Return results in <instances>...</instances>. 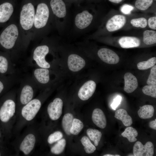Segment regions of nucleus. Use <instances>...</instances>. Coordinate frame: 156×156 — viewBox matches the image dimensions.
Instances as JSON below:
<instances>
[{"mask_svg":"<svg viewBox=\"0 0 156 156\" xmlns=\"http://www.w3.org/2000/svg\"><path fill=\"white\" fill-rule=\"evenodd\" d=\"M16 94H6L0 100V126L7 140L13 135L17 118V103Z\"/></svg>","mask_w":156,"mask_h":156,"instance_id":"1","label":"nucleus"},{"mask_svg":"<svg viewBox=\"0 0 156 156\" xmlns=\"http://www.w3.org/2000/svg\"><path fill=\"white\" fill-rule=\"evenodd\" d=\"M12 143L16 155L29 156L34 151L39 138V128L34 121L27 125Z\"/></svg>","mask_w":156,"mask_h":156,"instance_id":"2","label":"nucleus"},{"mask_svg":"<svg viewBox=\"0 0 156 156\" xmlns=\"http://www.w3.org/2000/svg\"><path fill=\"white\" fill-rule=\"evenodd\" d=\"M16 19L14 16L0 31V51L10 53L20 45L24 46L18 21Z\"/></svg>","mask_w":156,"mask_h":156,"instance_id":"3","label":"nucleus"},{"mask_svg":"<svg viewBox=\"0 0 156 156\" xmlns=\"http://www.w3.org/2000/svg\"><path fill=\"white\" fill-rule=\"evenodd\" d=\"M53 24L50 9L44 3H39L36 8L32 40L45 36Z\"/></svg>","mask_w":156,"mask_h":156,"instance_id":"4","label":"nucleus"},{"mask_svg":"<svg viewBox=\"0 0 156 156\" xmlns=\"http://www.w3.org/2000/svg\"><path fill=\"white\" fill-rule=\"evenodd\" d=\"M36 8L33 3L28 2L22 6L18 17V23L24 46L32 40Z\"/></svg>","mask_w":156,"mask_h":156,"instance_id":"5","label":"nucleus"},{"mask_svg":"<svg viewBox=\"0 0 156 156\" xmlns=\"http://www.w3.org/2000/svg\"><path fill=\"white\" fill-rule=\"evenodd\" d=\"M50 5L54 25L60 28L68 15L66 5L62 0H51Z\"/></svg>","mask_w":156,"mask_h":156,"instance_id":"6","label":"nucleus"},{"mask_svg":"<svg viewBox=\"0 0 156 156\" xmlns=\"http://www.w3.org/2000/svg\"><path fill=\"white\" fill-rule=\"evenodd\" d=\"M93 18V15L87 10L76 13L73 22L75 29L78 31H85L91 24Z\"/></svg>","mask_w":156,"mask_h":156,"instance_id":"7","label":"nucleus"},{"mask_svg":"<svg viewBox=\"0 0 156 156\" xmlns=\"http://www.w3.org/2000/svg\"><path fill=\"white\" fill-rule=\"evenodd\" d=\"M49 51V48L46 44L39 45L34 50L32 55L33 59L40 68H50V64L45 59L46 56Z\"/></svg>","mask_w":156,"mask_h":156,"instance_id":"8","label":"nucleus"},{"mask_svg":"<svg viewBox=\"0 0 156 156\" xmlns=\"http://www.w3.org/2000/svg\"><path fill=\"white\" fill-rule=\"evenodd\" d=\"M13 5L8 1L0 2V28L7 24L15 15Z\"/></svg>","mask_w":156,"mask_h":156,"instance_id":"9","label":"nucleus"},{"mask_svg":"<svg viewBox=\"0 0 156 156\" xmlns=\"http://www.w3.org/2000/svg\"><path fill=\"white\" fill-rule=\"evenodd\" d=\"M35 94L34 89L29 85H26L21 89L17 99V116L21 107L34 98Z\"/></svg>","mask_w":156,"mask_h":156,"instance_id":"10","label":"nucleus"},{"mask_svg":"<svg viewBox=\"0 0 156 156\" xmlns=\"http://www.w3.org/2000/svg\"><path fill=\"white\" fill-rule=\"evenodd\" d=\"M63 105L62 100L59 98H55L49 104L47 112L50 120L54 121L60 118L62 114Z\"/></svg>","mask_w":156,"mask_h":156,"instance_id":"11","label":"nucleus"},{"mask_svg":"<svg viewBox=\"0 0 156 156\" xmlns=\"http://www.w3.org/2000/svg\"><path fill=\"white\" fill-rule=\"evenodd\" d=\"M135 156H152L154 153V146L151 142H147L144 145L140 141H137L133 148Z\"/></svg>","mask_w":156,"mask_h":156,"instance_id":"12","label":"nucleus"},{"mask_svg":"<svg viewBox=\"0 0 156 156\" xmlns=\"http://www.w3.org/2000/svg\"><path fill=\"white\" fill-rule=\"evenodd\" d=\"M97 55L103 62L109 64L118 63L120 58L118 55L114 51L106 48H102L99 50Z\"/></svg>","mask_w":156,"mask_h":156,"instance_id":"13","label":"nucleus"},{"mask_svg":"<svg viewBox=\"0 0 156 156\" xmlns=\"http://www.w3.org/2000/svg\"><path fill=\"white\" fill-rule=\"evenodd\" d=\"M96 87L94 81L89 80L85 82L80 88L78 96L82 100L86 101L90 98L94 93Z\"/></svg>","mask_w":156,"mask_h":156,"instance_id":"14","label":"nucleus"},{"mask_svg":"<svg viewBox=\"0 0 156 156\" xmlns=\"http://www.w3.org/2000/svg\"><path fill=\"white\" fill-rule=\"evenodd\" d=\"M67 64L68 68L70 70L76 72L84 67L86 62L84 59L78 55L72 54L68 57Z\"/></svg>","mask_w":156,"mask_h":156,"instance_id":"15","label":"nucleus"},{"mask_svg":"<svg viewBox=\"0 0 156 156\" xmlns=\"http://www.w3.org/2000/svg\"><path fill=\"white\" fill-rule=\"evenodd\" d=\"M126 22V18L125 16L121 15H116L108 20L106 27L108 31H114L122 27Z\"/></svg>","mask_w":156,"mask_h":156,"instance_id":"16","label":"nucleus"},{"mask_svg":"<svg viewBox=\"0 0 156 156\" xmlns=\"http://www.w3.org/2000/svg\"><path fill=\"white\" fill-rule=\"evenodd\" d=\"M124 90L127 93L132 92L137 88L138 83L137 79L130 73H126L124 76Z\"/></svg>","mask_w":156,"mask_h":156,"instance_id":"17","label":"nucleus"},{"mask_svg":"<svg viewBox=\"0 0 156 156\" xmlns=\"http://www.w3.org/2000/svg\"><path fill=\"white\" fill-rule=\"evenodd\" d=\"M92 119L94 123L97 127L105 128L107 125L106 119L103 112L100 109L96 108L93 111Z\"/></svg>","mask_w":156,"mask_h":156,"instance_id":"18","label":"nucleus"},{"mask_svg":"<svg viewBox=\"0 0 156 156\" xmlns=\"http://www.w3.org/2000/svg\"><path fill=\"white\" fill-rule=\"evenodd\" d=\"M118 42L122 48L127 49L139 46L140 41L139 38L135 37L124 36L119 39Z\"/></svg>","mask_w":156,"mask_h":156,"instance_id":"19","label":"nucleus"},{"mask_svg":"<svg viewBox=\"0 0 156 156\" xmlns=\"http://www.w3.org/2000/svg\"><path fill=\"white\" fill-rule=\"evenodd\" d=\"M34 75L36 79L40 83L46 84L49 81V70L48 68H36L34 71Z\"/></svg>","mask_w":156,"mask_h":156,"instance_id":"20","label":"nucleus"},{"mask_svg":"<svg viewBox=\"0 0 156 156\" xmlns=\"http://www.w3.org/2000/svg\"><path fill=\"white\" fill-rule=\"evenodd\" d=\"M114 117L121 121L123 124L126 127L130 126L132 124V118L128 114L127 111L124 109H119L116 111Z\"/></svg>","mask_w":156,"mask_h":156,"instance_id":"21","label":"nucleus"},{"mask_svg":"<svg viewBox=\"0 0 156 156\" xmlns=\"http://www.w3.org/2000/svg\"><path fill=\"white\" fill-rule=\"evenodd\" d=\"M9 53L0 51V74L3 75L8 71L9 67L8 56Z\"/></svg>","mask_w":156,"mask_h":156,"instance_id":"22","label":"nucleus"},{"mask_svg":"<svg viewBox=\"0 0 156 156\" xmlns=\"http://www.w3.org/2000/svg\"><path fill=\"white\" fill-rule=\"evenodd\" d=\"M154 109L150 105H144L140 107L138 112L139 117L143 119H149L153 116Z\"/></svg>","mask_w":156,"mask_h":156,"instance_id":"23","label":"nucleus"},{"mask_svg":"<svg viewBox=\"0 0 156 156\" xmlns=\"http://www.w3.org/2000/svg\"><path fill=\"white\" fill-rule=\"evenodd\" d=\"M73 119V115L69 113L66 114L63 118L62 121V127L67 135H69L71 134L70 129Z\"/></svg>","mask_w":156,"mask_h":156,"instance_id":"24","label":"nucleus"},{"mask_svg":"<svg viewBox=\"0 0 156 156\" xmlns=\"http://www.w3.org/2000/svg\"><path fill=\"white\" fill-rule=\"evenodd\" d=\"M143 41L147 45H151L156 43V32L151 30H146L143 34Z\"/></svg>","mask_w":156,"mask_h":156,"instance_id":"25","label":"nucleus"},{"mask_svg":"<svg viewBox=\"0 0 156 156\" xmlns=\"http://www.w3.org/2000/svg\"><path fill=\"white\" fill-rule=\"evenodd\" d=\"M138 134L136 129L132 127L129 126L125 129L121 133V135L123 137L127 138L129 142H132L137 140L136 137Z\"/></svg>","mask_w":156,"mask_h":156,"instance_id":"26","label":"nucleus"},{"mask_svg":"<svg viewBox=\"0 0 156 156\" xmlns=\"http://www.w3.org/2000/svg\"><path fill=\"white\" fill-rule=\"evenodd\" d=\"M87 135L90 139L94 143L95 146H97L102 136L101 132L98 130L88 129L86 131Z\"/></svg>","mask_w":156,"mask_h":156,"instance_id":"27","label":"nucleus"},{"mask_svg":"<svg viewBox=\"0 0 156 156\" xmlns=\"http://www.w3.org/2000/svg\"><path fill=\"white\" fill-rule=\"evenodd\" d=\"M66 145V141L64 139H60L52 146L50 149L51 153L55 155H58L64 151Z\"/></svg>","mask_w":156,"mask_h":156,"instance_id":"28","label":"nucleus"},{"mask_svg":"<svg viewBox=\"0 0 156 156\" xmlns=\"http://www.w3.org/2000/svg\"><path fill=\"white\" fill-rule=\"evenodd\" d=\"M81 142L84 146V149L86 153L88 154L91 153L96 150L95 146L92 144L87 136H84L82 137Z\"/></svg>","mask_w":156,"mask_h":156,"instance_id":"29","label":"nucleus"},{"mask_svg":"<svg viewBox=\"0 0 156 156\" xmlns=\"http://www.w3.org/2000/svg\"><path fill=\"white\" fill-rule=\"evenodd\" d=\"M83 127V124L80 120L77 118H74L70 129L71 134L75 135H78Z\"/></svg>","mask_w":156,"mask_h":156,"instance_id":"30","label":"nucleus"},{"mask_svg":"<svg viewBox=\"0 0 156 156\" xmlns=\"http://www.w3.org/2000/svg\"><path fill=\"white\" fill-rule=\"evenodd\" d=\"M156 63V58L152 57L146 61L139 62L137 64V68L140 70H145L154 66Z\"/></svg>","mask_w":156,"mask_h":156,"instance_id":"31","label":"nucleus"},{"mask_svg":"<svg viewBox=\"0 0 156 156\" xmlns=\"http://www.w3.org/2000/svg\"><path fill=\"white\" fill-rule=\"evenodd\" d=\"M153 2V0H136L135 5L139 10H145L151 5Z\"/></svg>","mask_w":156,"mask_h":156,"instance_id":"32","label":"nucleus"},{"mask_svg":"<svg viewBox=\"0 0 156 156\" xmlns=\"http://www.w3.org/2000/svg\"><path fill=\"white\" fill-rule=\"evenodd\" d=\"M63 136V134L61 131H55L48 136L47 139V142L49 144H52L60 140Z\"/></svg>","mask_w":156,"mask_h":156,"instance_id":"33","label":"nucleus"},{"mask_svg":"<svg viewBox=\"0 0 156 156\" xmlns=\"http://www.w3.org/2000/svg\"><path fill=\"white\" fill-rule=\"evenodd\" d=\"M131 24L134 27L144 28L147 25V20L143 17L132 19L131 21Z\"/></svg>","mask_w":156,"mask_h":156,"instance_id":"34","label":"nucleus"},{"mask_svg":"<svg viewBox=\"0 0 156 156\" xmlns=\"http://www.w3.org/2000/svg\"><path fill=\"white\" fill-rule=\"evenodd\" d=\"M142 91L146 95L153 97H156V85H146L143 87Z\"/></svg>","mask_w":156,"mask_h":156,"instance_id":"35","label":"nucleus"},{"mask_svg":"<svg viewBox=\"0 0 156 156\" xmlns=\"http://www.w3.org/2000/svg\"><path fill=\"white\" fill-rule=\"evenodd\" d=\"M152 67L146 82L148 85L156 84V65Z\"/></svg>","mask_w":156,"mask_h":156,"instance_id":"36","label":"nucleus"},{"mask_svg":"<svg viewBox=\"0 0 156 156\" xmlns=\"http://www.w3.org/2000/svg\"><path fill=\"white\" fill-rule=\"evenodd\" d=\"M4 75L0 74V96L1 95L7 88V81Z\"/></svg>","mask_w":156,"mask_h":156,"instance_id":"37","label":"nucleus"},{"mask_svg":"<svg viewBox=\"0 0 156 156\" xmlns=\"http://www.w3.org/2000/svg\"><path fill=\"white\" fill-rule=\"evenodd\" d=\"M133 9L134 7L132 6L127 4H125L122 6L120 10L123 14H129Z\"/></svg>","mask_w":156,"mask_h":156,"instance_id":"38","label":"nucleus"},{"mask_svg":"<svg viewBox=\"0 0 156 156\" xmlns=\"http://www.w3.org/2000/svg\"><path fill=\"white\" fill-rule=\"evenodd\" d=\"M122 99V97L118 95L116 96L113 100L111 106L112 109L115 110L116 108L120 104Z\"/></svg>","mask_w":156,"mask_h":156,"instance_id":"39","label":"nucleus"},{"mask_svg":"<svg viewBox=\"0 0 156 156\" xmlns=\"http://www.w3.org/2000/svg\"><path fill=\"white\" fill-rule=\"evenodd\" d=\"M148 24L150 28L153 29H156V17L150 18L148 20Z\"/></svg>","mask_w":156,"mask_h":156,"instance_id":"40","label":"nucleus"},{"mask_svg":"<svg viewBox=\"0 0 156 156\" xmlns=\"http://www.w3.org/2000/svg\"><path fill=\"white\" fill-rule=\"evenodd\" d=\"M9 153L4 146L0 145V156L9 155Z\"/></svg>","mask_w":156,"mask_h":156,"instance_id":"41","label":"nucleus"},{"mask_svg":"<svg viewBox=\"0 0 156 156\" xmlns=\"http://www.w3.org/2000/svg\"><path fill=\"white\" fill-rule=\"evenodd\" d=\"M4 137H5L4 133L0 126V145L3 146H4L3 141Z\"/></svg>","mask_w":156,"mask_h":156,"instance_id":"42","label":"nucleus"},{"mask_svg":"<svg viewBox=\"0 0 156 156\" xmlns=\"http://www.w3.org/2000/svg\"><path fill=\"white\" fill-rule=\"evenodd\" d=\"M149 127L154 130H156V119L151 121L149 123Z\"/></svg>","mask_w":156,"mask_h":156,"instance_id":"43","label":"nucleus"},{"mask_svg":"<svg viewBox=\"0 0 156 156\" xmlns=\"http://www.w3.org/2000/svg\"><path fill=\"white\" fill-rule=\"evenodd\" d=\"M110 2L115 3H118L121 2L122 0H109Z\"/></svg>","mask_w":156,"mask_h":156,"instance_id":"44","label":"nucleus"},{"mask_svg":"<svg viewBox=\"0 0 156 156\" xmlns=\"http://www.w3.org/2000/svg\"><path fill=\"white\" fill-rule=\"evenodd\" d=\"M103 156H115V155H113L108 154L105 155H103Z\"/></svg>","mask_w":156,"mask_h":156,"instance_id":"45","label":"nucleus"},{"mask_svg":"<svg viewBox=\"0 0 156 156\" xmlns=\"http://www.w3.org/2000/svg\"></svg>","mask_w":156,"mask_h":156,"instance_id":"46","label":"nucleus"}]
</instances>
